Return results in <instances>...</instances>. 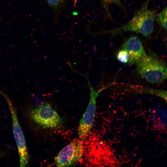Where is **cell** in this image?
I'll list each match as a JSON object with an SVG mask.
<instances>
[{
  "mask_svg": "<svg viewBox=\"0 0 167 167\" xmlns=\"http://www.w3.org/2000/svg\"><path fill=\"white\" fill-rule=\"evenodd\" d=\"M167 7L166 6L157 15L156 20L159 24L165 29H167Z\"/></svg>",
  "mask_w": 167,
  "mask_h": 167,
  "instance_id": "cell-8",
  "label": "cell"
},
{
  "mask_svg": "<svg viewBox=\"0 0 167 167\" xmlns=\"http://www.w3.org/2000/svg\"><path fill=\"white\" fill-rule=\"evenodd\" d=\"M88 79L90 90V98L88 107L80 119L78 126V134L80 139L86 137L91 130L95 115L96 98L101 92L108 87L103 88L98 91L95 90Z\"/></svg>",
  "mask_w": 167,
  "mask_h": 167,
  "instance_id": "cell-4",
  "label": "cell"
},
{
  "mask_svg": "<svg viewBox=\"0 0 167 167\" xmlns=\"http://www.w3.org/2000/svg\"><path fill=\"white\" fill-rule=\"evenodd\" d=\"M136 64L138 73L149 83H158L167 78L166 63L154 56L147 55Z\"/></svg>",
  "mask_w": 167,
  "mask_h": 167,
  "instance_id": "cell-2",
  "label": "cell"
},
{
  "mask_svg": "<svg viewBox=\"0 0 167 167\" xmlns=\"http://www.w3.org/2000/svg\"><path fill=\"white\" fill-rule=\"evenodd\" d=\"M84 152L83 143L80 140H74L63 148L55 158L56 166H70L79 161Z\"/></svg>",
  "mask_w": 167,
  "mask_h": 167,
  "instance_id": "cell-5",
  "label": "cell"
},
{
  "mask_svg": "<svg viewBox=\"0 0 167 167\" xmlns=\"http://www.w3.org/2000/svg\"><path fill=\"white\" fill-rule=\"evenodd\" d=\"M122 48L128 52L129 64H136L147 55L141 41L136 36H131L127 39Z\"/></svg>",
  "mask_w": 167,
  "mask_h": 167,
  "instance_id": "cell-7",
  "label": "cell"
},
{
  "mask_svg": "<svg viewBox=\"0 0 167 167\" xmlns=\"http://www.w3.org/2000/svg\"><path fill=\"white\" fill-rule=\"evenodd\" d=\"M30 113L34 121L43 127L54 128L62 124L61 118L48 103L33 109Z\"/></svg>",
  "mask_w": 167,
  "mask_h": 167,
  "instance_id": "cell-3",
  "label": "cell"
},
{
  "mask_svg": "<svg viewBox=\"0 0 167 167\" xmlns=\"http://www.w3.org/2000/svg\"><path fill=\"white\" fill-rule=\"evenodd\" d=\"M104 2L107 3H111L115 2L118 1V0H101Z\"/></svg>",
  "mask_w": 167,
  "mask_h": 167,
  "instance_id": "cell-11",
  "label": "cell"
},
{
  "mask_svg": "<svg viewBox=\"0 0 167 167\" xmlns=\"http://www.w3.org/2000/svg\"><path fill=\"white\" fill-rule=\"evenodd\" d=\"M118 60L120 62L124 63H128L129 60V55L127 50L122 48L119 50L116 55Z\"/></svg>",
  "mask_w": 167,
  "mask_h": 167,
  "instance_id": "cell-9",
  "label": "cell"
},
{
  "mask_svg": "<svg viewBox=\"0 0 167 167\" xmlns=\"http://www.w3.org/2000/svg\"><path fill=\"white\" fill-rule=\"evenodd\" d=\"M6 99L11 114L13 134L19 155L20 166L27 167L29 163V156L24 135L18 121L15 109L7 97Z\"/></svg>",
  "mask_w": 167,
  "mask_h": 167,
  "instance_id": "cell-6",
  "label": "cell"
},
{
  "mask_svg": "<svg viewBox=\"0 0 167 167\" xmlns=\"http://www.w3.org/2000/svg\"><path fill=\"white\" fill-rule=\"evenodd\" d=\"M150 0H147L132 19L124 26L107 32L116 34L126 32H134L144 37L150 36L153 31L156 14L154 11L148 9Z\"/></svg>",
  "mask_w": 167,
  "mask_h": 167,
  "instance_id": "cell-1",
  "label": "cell"
},
{
  "mask_svg": "<svg viewBox=\"0 0 167 167\" xmlns=\"http://www.w3.org/2000/svg\"><path fill=\"white\" fill-rule=\"evenodd\" d=\"M48 3L54 9H56L62 5L66 0H46Z\"/></svg>",
  "mask_w": 167,
  "mask_h": 167,
  "instance_id": "cell-10",
  "label": "cell"
}]
</instances>
